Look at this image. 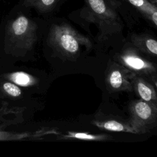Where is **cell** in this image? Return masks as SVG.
I'll use <instances>...</instances> for the list:
<instances>
[{"instance_id": "7a4b0ae2", "label": "cell", "mask_w": 157, "mask_h": 157, "mask_svg": "<svg viewBox=\"0 0 157 157\" xmlns=\"http://www.w3.org/2000/svg\"><path fill=\"white\" fill-rule=\"evenodd\" d=\"M39 47L44 59L55 69L76 59L83 47L90 50L92 42L70 24L61 21L42 29Z\"/></svg>"}, {"instance_id": "5b68a950", "label": "cell", "mask_w": 157, "mask_h": 157, "mask_svg": "<svg viewBox=\"0 0 157 157\" xmlns=\"http://www.w3.org/2000/svg\"><path fill=\"white\" fill-rule=\"evenodd\" d=\"M0 79L10 82L36 96L45 94L51 83V78L44 71L17 64L1 67Z\"/></svg>"}, {"instance_id": "30bf717a", "label": "cell", "mask_w": 157, "mask_h": 157, "mask_svg": "<svg viewBox=\"0 0 157 157\" xmlns=\"http://www.w3.org/2000/svg\"><path fill=\"white\" fill-rule=\"evenodd\" d=\"M91 124L100 129L112 131L123 132L138 134L137 131L129 123L118 117L112 115L99 114L91 121Z\"/></svg>"}, {"instance_id": "8992f818", "label": "cell", "mask_w": 157, "mask_h": 157, "mask_svg": "<svg viewBox=\"0 0 157 157\" xmlns=\"http://www.w3.org/2000/svg\"><path fill=\"white\" fill-rule=\"evenodd\" d=\"M115 56V61L121 64L133 74L148 77L157 72L155 63L150 60L146 54L130 43Z\"/></svg>"}, {"instance_id": "6da1fadb", "label": "cell", "mask_w": 157, "mask_h": 157, "mask_svg": "<svg viewBox=\"0 0 157 157\" xmlns=\"http://www.w3.org/2000/svg\"><path fill=\"white\" fill-rule=\"evenodd\" d=\"M42 28L20 15L0 29V67L36 61Z\"/></svg>"}, {"instance_id": "9a60e30c", "label": "cell", "mask_w": 157, "mask_h": 157, "mask_svg": "<svg viewBox=\"0 0 157 157\" xmlns=\"http://www.w3.org/2000/svg\"><path fill=\"white\" fill-rule=\"evenodd\" d=\"M157 91V72L146 78Z\"/></svg>"}, {"instance_id": "5bb4252c", "label": "cell", "mask_w": 157, "mask_h": 157, "mask_svg": "<svg viewBox=\"0 0 157 157\" xmlns=\"http://www.w3.org/2000/svg\"><path fill=\"white\" fill-rule=\"evenodd\" d=\"M107 4L123 17H132L123 0H105Z\"/></svg>"}, {"instance_id": "277c9868", "label": "cell", "mask_w": 157, "mask_h": 157, "mask_svg": "<svg viewBox=\"0 0 157 157\" xmlns=\"http://www.w3.org/2000/svg\"><path fill=\"white\" fill-rule=\"evenodd\" d=\"M80 17L86 21L95 24L99 29V40L120 33L123 27L120 16L105 0H83Z\"/></svg>"}, {"instance_id": "9c48e42d", "label": "cell", "mask_w": 157, "mask_h": 157, "mask_svg": "<svg viewBox=\"0 0 157 157\" xmlns=\"http://www.w3.org/2000/svg\"><path fill=\"white\" fill-rule=\"evenodd\" d=\"M129 12L140 15L157 28V0H123Z\"/></svg>"}, {"instance_id": "e0dca14e", "label": "cell", "mask_w": 157, "mask_h": 157, "mask_svg": "<svg viewBox=\"0 0 157 157\" xmlns=\"http://www.w3.org/2000/svg\"><path fill=\"white\" fill-rule=\"evenodd\" d=\"M154 105H155V107H156V110H157V102H156V103H155V104H153Z\"/></svg>"}, {"instance_id": "3957f363", "label": "cell", "mask_w": 157, "mask_h": 157, "mask_svg": "<svg viewBox=\"0 0 157 157\" xmlns=\"http://www.w3.org/2000/svg\"><path fill=\"white\" fill-rule=\"evenodd\" d=\"M15 84L0 79V123H23L44 109V102Z\"/></svg>"}, {"instance_id": "ba28073f", "label": "cell", "mask_w": 157, "mask_h": 157, "mask_svg": "<svg viewBox=\"0 0 157 157\" xmlns=\"http://www.w3.org/2000/svg\"><path fill=\"white\" fill-rule=\"evenodd\" d=\"M133 73L117 61L108 64L105 75L107 90L110 93L132 91L131 77Z\"/></svg>"}, {"instance_id": "4fadbf2b", "label": "cell", "mask_w": 157, "mask_h": 157, "mask_svg": "<svg viewBox=\"0 0 157 157\" xmlns=\"http://www.w3.org/2000/svg\"><path fill=\"white\" fill-rule=\"evenodd\" d=\"M58 138L60 140L85 141H107L112 140V137L106 134H93L88 132L75 131H68L64 134H60Z\"/></svg>"}, {"instance_id": "52a82bcc", "label": "cell", "mask_w": 157, "mask_h": 157, "mask_svg": "<svg viewBox=\"0 0 157 157\" xmlns=\"http://www.w3.org/2000/svg\"><path fill=\"white\" fill-rule=\"evenodd\" d=\"M129 123L138 134L148 132L157 124V110L152 103L142 99L134 100L129 105Z\"/></svg>"}, {"instance_id": "7c38bea8", "label": "cell", "mask_w": 157, "mask_h": 157, "mask_svg": "<svg viewBox=\"0 0 157 157\" xmlns=\"http://www.w3.org/2000/svg\"><path fill=\"white\" fill-rule=\"evenodd\" d=\"M130 43L146 55L157 58V40L145 33H132Z\"/></svg>"}, {"instance_id": "2e32d148", "label": "cell", "mask_w": 157, "mask_h": 157, "mask_svg": "<svg viewBox=\"0 0 157 157\" xmlns=\"http://www.w3.org/2000/svg\"><path fill=\"white\" fill-rule=\"evenodd\" d=\"M56 0H41L42 3L45 7H52L53 4L56 2Z\"/></svg>"}, {"instance_id": "8fae6325", "label": "cell", "mask_w": 157, "mask_h": 157, "mask_svg": "<svg viewBox=\"0 0 157 157\" xmlns=\"http://www.w3.org/2000/svg\"><path fill=\"white\" fill-rule=\"evenodd\" d=\"M131 84L132 91L140 99L152 104L157 102V91L146 78L134 74Z\"/></svg>"}]
</instances>
